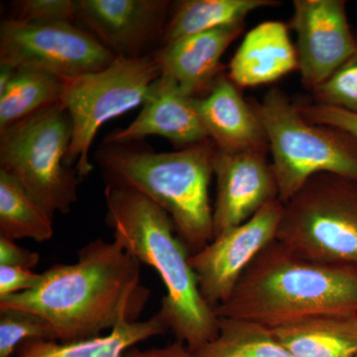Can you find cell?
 <instances>
[{"mask_svg":"<svg viewBox=\"0 0 357 357\" xmlns=\"http://www.w3.org/2000/svg\"><path fill=\"white\" fill-rule=\"evenodd\" d=\"M150 298L141 263L116 241L86 243L73 264L53 265L36 287L0 299V310L39 314L57 342L100 337L124 321H137Z\"/></svg>","mask_w":357,"mask_h":357,"instance_id":"1","label":"cell"},{"mask_svg":"<svg viewBox=\"0 0 357 357\" xmlns=\"http://www.w3.org/2000/svg\"><path fill=\"white\" fill-rule=\"evenodd\" d=\"M218 319H238L270 328L306 319L357 318V265L316 261L276 238L241 275Z\"/></svg>","mask_w":357,"mask_h":357,"instance_id":"2","label":"cell"},{"mask_svg":"<svg viewBox=\"0 0 357 357\" xmlns=\"http://www.w3.org/2000/svg\"><path fill=\"white\" fill-rule=\"evenodd\" d=\"M107 227L114 241L140 263L156 270L165 284L159 312L178 342L195 354L217 337L218 319L199 291L191 253L171 218L144 195L107 185Z\"/></svg>","mask_w":357,"mask_h":357,"instance_id":"3","label":"cell"},{"mask_svg":"<svg viewBox=\"0 0 357 357\" xmlns=\"http://www.w3.org/2000/svg\"><path fill=\"white\" fill-rule=\"evenodd\" d=\"M215 151L211 139L174 152L139 142L102 143L95 157L107 185L140 192L168 213L192 255L213 239L208 187Z\"/></svg>","mask_w":357,"mask_h":357,"instance_id":"4","label":"cell"},{"mask_svg":"<svg viewBox=\"0 0 357 357\" xmlns=\"http://www.w3.org/2000/svg\"><path fill=\"white\" fill-rule=\"evenodd\" d=\"M266 133L279 199L287 203L316 174L357 177V138L333 126L304 119L278 88L248 100Z\"/></svg>","mask_w":357,"mask_h":357,"instance_id":"5","label":"cell"},{"mask_svg":"<svg viewBox=\"0 0 357 357\" xmlns=\"http://www.w3.org/2000/svg\"><path fill=\"white\" fill-rule=\"evenodd\" d=\"M73 137L69 112L59 102L0 131V170L24 185L52 218L77 202V171L66 157Z\"/></svg>","mask_w":357,"mask_h":357,"instance_id":"6","label":"cell"},{"mask_svg":"<svg viewBox=\"0 0 357 357\" xmlns=\"http://www.w3.org/2000/svg\"><path fill=\"white\" fill-rule=\"evenodd\" d=\"M283 204L277 241L309 259L357 265V177L316 174Z\"/></svg>","mask_w":357,"mask_h":357,"instance_id":"7","label":"cell"},{"mask_svg":"<svg viewBox=\"0 0 357 357\" xmlns=\"http://www.w3.org/2000/svg\"><path fill=\"white\" fill-rule=\"evenodd\" d=\"M153 54L136 59L116 58L105 69L62 79L60 102L73 122L66 164L86 177L93 170L89 152L105 122L143 105L150 86L161 76Z\"/></svg>","mask_w":357,"mask_h":357,"instance_id":"8","label":"cell"},{"mask_svg":"<svg viewBox=\"0 0 357 357\" xmlns=\"http://www.w3.org/2000/svg\"><path fill=\"white\" fill-rule=\"evenodd\" d=\"M116 59L75 23L35 24L11 20L0 25V65L73 77L105 69Z\"/></svg>","mask_w":357,"mask_h":357,"instance_id":"9","label":"cell"},{"mask_svg":"<svg viewBox=\"0 0 357 357\" xmlns=\"http://www.w3.org/2000/svg\"><path fill=\"white\" fill-rule=\"evenodd\" d=\"M284 204L263 206L245 222L225 230L190 257L199 291L211 307L227 302L241 275L268 243L276 238Z\"/></svg>","mask_w":357,"mask_h":357,"instance_id":"10","label":"cell"},{"mask_svg":"<svg viewBox=\"0 0 357 357\" xmlns=\"http://www.w3.org/2000/svg\"><path fill=\"white\" fill-rule=\"evenodd\" d=\"M290 27L297 35L298 70L307 91H314L356 49L344 0H294Z\"/></svg>","mask_w":357,"mask_h":357,"instance_id":"11","label":"cell"},{"mask_svg":"<svg viewBox=\"0 0 357 357\" xmlns=\"http://www.w3.org/2000/svg\"><path fill=\"white\" fill-rule=\"evenodd\" d=\"M77 22L116 58L152 55L161 43L173 2L168 0H77Z\"/></svg>","mask_w":357,"mask_h":357,"instance_id":"12","label":"cell"},{"mask_svg":"<svg viewBox=\"0 0 357 357\" xmlns=\"http://www.w3.org/2000/svg\"><path fill=\"white\" fill-rule=\"evenodd\" d=\"M217 196L213 208V238L245 222L279 199V187L267 154L218 149L213 156Z\"/></svg>","mask_w":357,"mask_h":357,"instance_id":"13","label":"cell"},{"mask_svg":"<svg viewBox=\"0 0 357 357\" xmlns=\"http://www.w3.org/2000/svg\"><path fill=\"white\" fill-rule=\"evenodd\" d=\"M139 115L126 128H116L103 143L140 142L148 136H162L183 148L210 139L194 105L170 77L161 76L152 84Z\"/></svg>","mask_w":357,"mask_h":357,"instance_id":"14","label":"cell"},{"mask_svg":"<svg viewBox=\"0 0 357 357\" xmlns=\"http://www.w3.org/2000/svg\"><path fill=\"white\" fill-rule=\"evenodd\" d=\"M194 105L218 149L230 153L270 151L261 122L227 75L222 73L206 95L194 98Z\"/></svg>","mask_w":357,"mask_h":357,"instance_id":"15","label":"cell"},{"mask_svg":"<svg viewBox=\"0 0 357 357\" xmlns=\"http://www.w3.org/2000/svg\"><path fill=\"white\" fill-rule=\"evenodd\" d=\"M244 27V22L222 26L160 47L153 55L162 75L191 98L206 95L222 74L220 59Z\"/></svg>","mask_w":357,"mask_h":357,"instance_id":"16","label":"cell"},{"mask_svg":"<svg viewBox=\"0 0 357 357\" xmlns=\"http://www.w3.org/2000/svg\"><path fill=\"white\" fill-rule=\"evenodd\" d=\"M281 21H265L245 35L229 63L230 81L239 89L278 81L298 70V56Z\"/></svg>","mask_w":357,"mask_h":357,"instance_id":"17","label":"cell"},{"mask_svg":"<svg viewBox=\"0 0 357 357\" xmlns=\"http://www.w3.org/2000/svg\"><path fill=\"white\" fill-rule=\"evenodd\" d=\"M168 326L159 312L146 321H124L100 335L77 342L30 340L22 342L13 357H124L139 342L164 335Z\"/></svg>","mask_w":357,"mask_h":357,"instance_id":"18","label":"cell"},{"mask_svg":"<svg viewBox=\"0 0 357 357\" xmlns=\"http://www.w3.org/2000/svg\"><path fill=\"white\" fill-rule=\"evenodd\" d=\"M294 357H354L357 318L325 317L271 328Z\"/></svg>","mask_w":357,"mask_h":357,"instance_id":"19","label":"cell"},{"mask_svg":"<svg viewBox=\"0 0 357 357\" xmlns=\"http://www.w3.org/2000/svg\"><path fill=\"white\" fill-rule=\"evenodd\" d=\"M274 0H182L173 3L161 47L197 33L243 23L257 9L280 6Z\"/></svg>","mask_w":357,"mask_h":357,"instance_id":"20","label":"cell"},{"mask_svg":"<svg viewBox=\"0 0 357 357\" xmlns=\"http://www.w3.org/2000/svg\"><path fill=\"white\" fill-rule=\"evenodd\" d=\"M53 220L24 185L0 170V236L46 243L54 236Z\"/></svg>","mask_w":357,"mask_h":357,"instance_id":"21","label":"cell"},{"mask_svg":"<svg viewBox=\"0 0 357 357\" xmlns=\"http://www.w3.org/2000/svg\"><path fill=\"white\" fill-rule=\"evenodd\" d=\"M62 79L44 70L20 68L0 93V131L60 102Z\"/></svg>","mask_w":357,"mask_h":357,"instance_id":"22","label":"cell"},{"mask_svg":"<svg viewBox=\"0 0 357 357\" xmlns=\"http://www.w3.org/2000/svg\"><path fill=\"white\" fill-rule=\"evenodd\" d=\"M194 354L196 357H294L271 328L238 319H218L217 337Z\"/></svg>","mask_w":357,"mask_h":357,"instance_id":"23","label":"cell"},{"mask_svg":"<svg viewBox=\"0 0 357 357\" xmlns=\"http://www.w3.org/2000/svg\"><path fill=\"white\" fill-rule=\"evenodd\" d=\"M55 340L54 328L35 312L20 309L0 310V357H13L22 342Z\"/></svg>","mask_w":357,"mask_h":357,"instance_id":"24","label":"cell"},{"mask_svg":"<svg viewBox=\"0 0 357 357\" xmlns=\"http://www.w3.org/2000/svg\"><path fill=\"white\" fill-rule=\"evenodd\" d=\"M312 93L314 103L357 114V32L354 53Z\"/></svg>","mask_w":357,"mask_h":357,"instance_id":"25","label":"cell"},{"mask_svg":"<svg viewBox=\"0 0 357 357\" xmlns=\"http://www.w3.org/2000/svg\"><path fill=\"white\" fill-rule=\"evenodd\" d=\"M11 20L24 23L77 22V0H20L11 3Z\"/></svg>","mask_w":357,"mask_h":357,"instance_id":"26","label":"cell"},{"mask_svg":"<svg viewBox=\"0 0 357 357\" xmlns=\"http://www.w3.org/2000/svg\"><path fill=\"white\" fill-rule=\"evenodd\" d=\"M298 109L305 119L319 126H333L351 133L357 138V114L337 107L302 103L297 105Z\"/></svg>","mask_w":357,"mask_h":357,"instance_id":"27","label":"cell"},{"mask_svg":"<svg viewBox=\"0 0 357 357\" xmlns=\"http://www.w3.org/2000/svg\"><path fill=\"white\" fill-rule=\"evenodd\" d=\"M42 279V273H35L26 268L0 266V299L31 290Z\"/></svg>","mask_w":357,"mask_h":357,"instance_id":"28","label":"cell"},{"mask_svg":"<svg viewBox=\"0 0 357 357\" xmlns=\"http://www.w3.org/2000/svg\"><path fill=\"white\" fill-rule=\"evenodd\" d=\"M40 262V255L34 251L21 248L14 241L0 236V266L32 269Z\"/></svg>","mask_w":357,"mask_h":357,"instance_id":"29","label":"cell"},{"mask_svg":"<svg viewBox=\"0 0 357 357\" xmlns=\"http://www.w3.org/2000/svg\"><path fill=\"white\" fill-rule=\"evenodd\" d=\"M124 357H196L184 342L176 340L173 344L163 347L142 349L137 347H131L124 354Z\"/></svg>","mask_w":357,"mask_h":357,"instance_id":"30","label":"cell"},{"mask_svg":"<svg viewBox=\"0 0 357 357\" xmlns=\"http://www.w3.org/2000/svg\"><path fill=\"white\" fill-rule=\"evenodd\" d=\"M354 357H357V354H356V356H354Z\"/></svg>","mask_w":357,"mask_h":357,"instance_id":"31","label":"cell"}]
</instances>
